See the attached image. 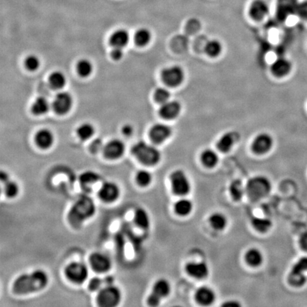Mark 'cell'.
Here are the masks:
<instances>
[{
	"instance_id": "obj_1",
	"label": "cell",
	"mask_w": 307,
	"mask_h": 307,
	"mask_svg": "<svg viewBox=\"0 0 307 307\" xmlns=\"http://www.w3.org/2000/svg\"><path fill=\"white\" fill-rule=\"evenodd\" d=\"M49 274L42 269H36L30 272L17 276L12 283V291L17 295L24 296L39 292L49 285Z\"/></svg>"
},
{
	"instance_id": "obj_2",
	"label": "cell",
	"mask_w": 307,
	"mask_h": 307,
	"mask_svg": "<svg viewBox=\"0 0 307 307\" xmlns=\"http://www.w3.org/2000/svg\"><path fill=\"white\" fill-rule=\"evenodd\" d=\"M96 213V206L93 198L83 195L77 198L69 209L68 221L74 229H79L85 222L93 218Z\"/></svg>"
},
{
	"instance_id": "obj_3",
	"label": "cell",
	"mask_w": 307,
	"mask_h": 307,
	"mask_svg": "<svg viewBox=\"0 0 307 307\" xmlns=\"http://www.w3.org/2000/svg\"><path fill=\"white\" fill-rule=\"evenodd\" d=\"M132 154L141 164L148 167L156 165L161 160V153L156 147L144 141L133 146Z\"/></svg>"
},
{
	"instance_id": "obj_4",
	"label": "cell",
	"mask_w": 307,
	"mask_h": 307,
	"mask_svg": "<svg viewBox=\"0 0 307 307\" xmlns=\"http://www.w3.org/2000/svg\"><path fill=\"white\" fill-rule=\"evenodd\" d=\"M272 190L270 181L265 176H257L248 181L246 194L252 201H258L268 196Z\"/></svg>"
},
{
	"instance_id": "obj_5",
	"label": "cell",
	"mask_w": 307,
	"mask_h": 307,
	"mask_svg": "<svg viewBox=\"0 0 307 307\" xmlns=\"http://www.w3.org/2000/svg\"><path fill=\"white\" fill-rule=\"evenodd\" d=\"M122 291L115 284L104 285L97 292L96 304L100 307H115L122 301Z\"/></svg>"
},
{
	"instance_id": "obj_6",
	"label": "cell",
	"mask_w": 307,
	"mask_h": 307,
	"mask_svg": "<svg viewBox=\"0 0 307 307\" xmlns=\"http://www.w3.org/2000/svg\"><path fill=\"white\" fill-rule=\"evenodd\" d=\"M64 274L66 279L71 283L81 285L87 281L89 277V269L82 262H71L65 268Z\"/></svg>"
},
{
	"instance_id": "obj_7",
	"label": "cell",
	"mask_w": 307,
	"mask_h": 307,
	"mask_svg": "<svg viewBox=\"0 0 307 307\" xmlns=\"http://www.w3.org/2000/svg\"><path fill=\"white\" fill-rule=\"evenodd\" d=\"M170 282L166 279H159L154 284L152 291L147 297V305L150 307L159 306L163 299L170 295Z\"/></svg>"
},
{
	"instance_id": "obj_8",
	"label": "cell",
	"mask_w": 307,
	"mask_h": 307,
	"mask_svg": "<svg viewBox=\"0 0 307 307\" xmlns=\"http://www.w3.org/2000/svg\"><path fill=\"white\" fill-rule=\"evenodd\" d=\"M170 179L172 192L175 195L184 196L190 193L192 185L187 174L183 171L176 170L172 172Z\"/></svg>"
},
{
	"instance_id": "obj_9",
	"label": "cell",
	"mask_w": 307,
	"mask_h": 307,
	"mask_svg": "<svg viewBox=\"0 0 307 307\" xmlns=\"http://www.w3.org/2000/svg\"><path fill=\"white\" fill-rule=\"evenodd\" d=\"M90 267L97 274H105L111 271L113 263L109 256L101 252H94L88 257Z\"/></svg>"
},
{
	"instance_id": "obj_10",
	"label": "cell",
	"mask_w": 307,
	"mask_h": 307,
	"mask_svg": "<svg viewBox=\"0 0 307 307\" xmlns=\"http://www.w3.org/2000/svg\"><path fill=\"white\" fill-rule=\"evenodd\" d=\"M97 196L104 203L113 204L118 200L120 196V189L113 181H105L99 189Z\"/></svg>"
},
{
	"instance_id": "obj_11",
	"label": "cell",
	"mask_w": 307,
	"mask_h": 307,
	"mask_svg": "<svg viewBox=\"0 0 307 307\" xmlns=\"http://www.w3.org/2000/svg\"><path fill=\"white\" fill-rule=\"evenodd\" d=\"M184 70L178 66L164 68L162 72L163 81L171 87L179 86L184 81Z\"/></svg>"
},
{
	"instance_id": "obj_12",
	"label": "cell",
	"mask_w": 307,
	"mask_h": 307,
	"mask_svg": "<svg viewBox=\"0 0 307 307\" xmlns=\"http://www.w3.org/2000/svg\"><path fill=\"white\" fill-rule=\"evenodd\" d=\"M102 151L107 159L115 160L122 157V155L125 153V144L119 139H112L104 146Z\"/></svg>"
},
{
	"instance_id": "obj_13",
	"label": "cell",
	"mask_w": 307,
	"mask_h": 307,
	"mask_svg": "<svg viewBox=\"0 0 307 307\" xmlns=\"http://www.w3.org/2000/svg\"><path fill=\"white\" fill-rule=\"evenodd\" d=\"M273 139L268 133L258 134L252 144V150L257 154H265L272 149Z\"/></svg>"
},
{
	"instance_id": "obj_14",
	"label": "cell",
	"mask_w": 307,
	"mask_h": 307,
	"mask_svg": "<svg viewBox=\"0 0 307 307\" xmlns=\"http://www.w3.org/2000/svg\"><path fill=\"white\" fill-rule=\"evenodd\" d=\"M100 180L98 173L94 171H85L79 176V185L85 193H91Z\"/></svg>"
},
{
	"instance_id": "obj_15",
	"label": "cell",
	"mask_w": 307,
	"mask_h": 307,
	"mask_svg": "<svg viewBox=\"0 0 307 307\" xmlns=\"http://www.w3.org/2000/svg\"><path fill=\"white\" fill-rule=\"evenodd\" d=\"M73 105V99L71 95L67 92H60L56 96L53 108L56 113L64 115L71 110Z\"/></svg>"
},
{
	"instance_id": "obj_16",
	"label": "cell",
	"mask_w": 307,
	"mask_h": 307,
	"mask_svg": "<svg viewBox=\"0 0 307 307\" xmlns=\"http://www.w3.org/2000/svg\"><path fill=\"white\" fill-rule=\"evenodd\" d=\"M185 270L191 277L197 280L206 278L209 274V268L204 262H191L185 266Z\"/></svg>"
},
{
	"instance_id": "obj_17",
	"label": "cell",
	"mask_w": 307,
	"mask_h": 307,
	"mask_svg": "<svg viewBox=\"0 0 307 307\" xmlns=\"http://www.w3.org/2000/svg\"><path fill=\"white\" fill-rule=\"evenodd\" d=\"M172 128L164 124H156L150 130V135L154 143L160 145L170 137Z\"/></svg>"
},
{
	"instance_id": "obj_18",
	"label": "cell",
	"mask_w": 307,
	"mask_h": 307,
	"mask_svg": "<svg viewBox=\"0 0 307 307\" xmlns=\"http://www.w3.org/2000/svg\"><path fill=\"white\" fill-rule=\"evenodd\" d=\"M215 297L213 290L207 286L201 287L195 293L196 302L202 306H210L215 300Z\"/></svg>"
},
{
	"instance_id": "obj_19",
	"label": "cell",
	"mask_w": 307,
	"mask_h": 307,
	"mask_svg": "<svg viewBox=\"0 0 307 307\" xmlns=\"http://www.w3.org/2000/svg\"><path fill=\"white\" fill-rule=\"evenodd\" d=\"M269 6L265 0H255L249 7V13L255 20H261L269 13Z\"/></svg>"
},
{
	"instance_id": "obj_20",
	"label": "cell",
	"mask_w": 307,
	"mask_h": 307,
	"mask_svg": "<svg viewBox=\"0 0 307 307\" xmlns=\"http://www.w3.org/2000/svg\"><path fill=\"white\" fill-rule=\"evenodd\" d=\"M181 110V106L179 102L169 100L162 104L159 109V115L166 119H174L178 117Z\"/></svg>"
},
{
	"instance_id": "obj_21",
	"label": "cell",
	"mask_w": 307,
	"mask_h": 307,
	"mask_svg": "<svg viewBox=\"0 0 307 307\" xmlns=\"http://www.w3.org/2000/svg\"><path fill=\"white\" fill-rule=\"evenodd\" d=\"M238 139L239 134L235 132L226 133L221 136L217 142V148L222 153H228L232 149Z\"/></svg>"
},
{
	"instance_id": "obj_22",
	"label": "cell",
	"mask_w": 307,
	"mask_h": 307,
	"mask_svg": "<svg viewBox=\"0 0 307 307\" xmlns=\"http://www.w3.org/2000/svg\"><path fill=\"white\" fill-rule=\"evenodd\" d=\"M291 69V63L285 58H279L274 60L271 66L272 74L277 77H284L288 75Z\"/></svg>"
},
{
	"instance_id": "obj_23",
	"label": "cell",
	"mask_w": 307,
	"mask_h": 307,
	"mask_svg": "<svg viewBox=\"0 0 307 307\" xmlns=\"http://www.w3.org/2000/svg\"><path fill=\"white\" fill-rule=\"evenodd\" d=\"M133 221L136 227L142 230H148L151 225L150 215L143 208H138L134 211Z\"/></svg>"
},
{
	"instance_id": "obj_24",
	"label": "cell",
	"mask_w": 307,
	"mask_h": 307,
	"mask_svg": "<svg viewBox=\"0 0 307 307\" xmlns=\"http://www.w3.org/2000/svg\"><path fill=\"white\" fill-rule=\"evenodd\" d=\"M36 143L43 150H47L50 148L54 142V136L50 130L43 129L39 130L36 134Z\"/></svg>"
},
{
	"instance_id": "obj_25",
	"label": "cell",
	"mask_w": 307,
	"mask_h": 307,
	"mask_svg": "<svg viewBox=\"0 0 307 307\" xmlns=\"http://www.w3.org/2000/svg\"><path fill=\"white\" fill-rule=\"evenodd\" d=\"M246 263L249 266L257 268L263 263V255L261 251L257 248H252L248 249L245 256Z\"/></svg>"
},
{
	"instance_id": "obj_26",
	"label": "cell",
	"mask_w": 307,
	"mask_h": 307,
	"mask_svg": "<svg viewBox=\"0 0 307 307\" xmlns=\"http://www.w3.org/2000/svg\"><path fill=\"white\" fill-rule=\"evenodd\" d=\"M1 183L2 184L3 193L7 198H15L19 194L20 187L18 183L11 179L10 177Z\"/></svg>"
},
{
	"instance_id": "obj_27",
	"label": "cell",
	"mask_w": 307,
	"mask_h": 307,
	"mask_svg": "<svg viewBox=\"0 0 307 307\" xmlns=\"http://www.w3.org/2000/svg\"><path fill=\"white\" fill-rule=\"evenodd\" d=\"M130 40V35L125 29H119L113 34L111 38V43L113 47L123 48L128 44Z\"/></svg>"
},
{
	"instance_id": "obj_28",
	"label": "cell",
	"mask_w": 307,
	"mask_h": 307,
	"mask_svg": "<svg viewBox=\"0 0 307 307\" xmlns=\"http://www.w3.org/2000/svg\"><path fill=\"white\" fill-rule=\"evenodd\" d=\"M193 203L187 198H181L174 204L175 213L180 216H187L193 211Z\"/></svg>"
},
{
	"instance_id": "obj_29",
	"label": "cell",
	"mask_w": 307,
	"mask_h": 307,
	"mask_svg": "<svg viewBox=\"0 0 307 307\" xmlns=\"http://www.w3.org/2000/svg\"><path fill=\"white\" fill-rule=\"evenodd\" d=\"M201 159L205 167L208 168H213L218 164L219 161L218 154L211 149H206L203 152Z\"/></svg>"
},
{
	"instance_id": "obj_30",
	"label": "cell",
	"mask_w": 307,
	"mask_h": 307,
	"mask_svg": "<svg viewBox=\"0 0 307 307\" xmlns=\"http://www.w3.org/2000/svg\"><path fill=\"white\" fill-rule=\"evenodd\" d=\"M209 223L215 230H223L227 226L228 220L223 213L215 212L209 217Z\"/></svg>"
},
{
	"instance_id": "obj_31",
	"label": "cell",
	"mask_w": 307,
	"mask_h": 307,
	"mask_svg": "<svg viewBox=\"0 0 307 307\" xmlns=\"http://www.w3.org/2000/svg\"><path fill=\"white\" fill-rule=\"evenodd\" d=\"M229 191L232 200L235 201H240L246 193V187H244L242 181L238 179L235 180L231 183Z\"/></svg>"
},
{
	"instance_id": "obj_32",
	"label": "cell",
	"mask_w": 307,
	"mask_h": 307,
	"mask_svg": "<svg viewBox=\"0 0 307 307\" xmlns=\"http://www.w3.org/2000/svg\"><path fill=\"white\" fill-rule=\"evenodd\" d=\"M153 176L149 171L141 170L138 171L135 175V181L141 187H147L153 182Z\"/></svg>"
},
{
	"instance_id": "obj_33",
	"label": "cell",
	"mask_w": 307,
	"mask_h": 307,
	"mask_svg": "<svg viewBox=\"0 0 307 307\" xmlns=\"http://www.w3.org/2000/svg\"><path fill=\"white\" fill-rule=\"evenodd\" d=\"M49 101L43 97H38L32 105V111L37 115L45 114L49 111Z\"/></svg>"
},
{
	"instance_id": "obj_34",
	"label": "cell",
	"mask_w": 307,
	"mask_h": 307,
	"mask_svg": "<svg viewBox=\"0 0 307 307\" xmlns=\"http://www.w3.org/2000/svg\"><path fill=\"white\" fill-rule=\"evenodd\" d=\"M66 78L64 74L60 71H55L49 77V83L54 89H60L66 85Z\"/></svg>"
},
{
	"instance_id": "obj_35",
	"label": "cell",
	"mask_w": 307,
	"mask_h": 307,
	"mask_svg": "<svg viewBox=\"0 0 307 307\" xmlns=\"http://www.w3.org/2000/svg\"><path fill=\"white\" fill-rule=\"evenodd\" d=\"M223 46L218 40H210L205 46V52L211 57H216L221 54Z\"/></svg>"
},
{
	"instance_id": "obj_36",
	"label": "cell",
	"mask_w": 307,
	"mask_h": 307,
	"mask_svg": "<svg viewBox=\"0 0 307 307\" xmlns=\"http://www.w3.org/2000/svg\"><path fill=\"white\" fill-rule=\"evenodd\" d=\"M152 34L149 29H140L136 32L134 35V41L138 46H145L151 41Z\"/></svg>"
},
{
	"instance_id": "obj_37",
	"label": "cell",
	"mask_w": 307,
	"mask_h": 307,
	"mask_svg": "<svg viewBox=\"0 0 307 307\" xmlns=\"http://www.w3.org/2000/svg\"><path fill=\"white\" fill-rule=\"evenodd\" d=\"M252 224L256 230L261 232H265L269 230L272 226V221L268 218H257V217L252 218Z\"/></svg>"
},
{
	"instance_id": "obj_38",
	"label": "cell",
	"mask_w": 307,
	"mask_h": 307,
	"mask_svg": "<svg viewBox=\"0 0 307 307\" xmlns=\"http://www.w3.org/2000/svg\"><path fill=\"white\" fill-rule=\"evenodd\" d=\"M95 129L91 124L84 123L80 125L77 130V134L82 140H88L92 137Z\"/></svg>"
},
{
	"instance_id": "obj_39",
	"label": "cell",
	"mask_w": 307,
	"mask_h": 307,
	"mask_svg": "<svg viewBox=\"0 0 307 307\" xmlns=\"http://www.w3.org/2000/svg\"><path fill=\"white\" fill-rule=\"evenodd\" d=\"M93 68L92 63L90 60L82 59L77 63V72L82 77H89L92 74Z\"/></svg>"
},
{
	"instance_id": "obj_40",
	"label": "cell",
	"mask_w": 307,
	"mask_h": 307,
	"mask_svg": "<svg viewBox=\"0 0 307 307\" xmlns=\"http://www.w3.org/2000/svg\"><path fill=\"white\" fill-rule=\"evenodd\" d=\"M307 271V257H302L294 264L289 274L303 275Z\"/></svg>"
},
{
	"instance_id": "obj_41",
	"label": "cell",
	"mask_w": 307,
	"mask_h": 307,
	"mask_svg": "<svg viewBox=\"0 0 307 307\" xmlns=\"http://www.w3.org/2000/svg\"><path fill=\"white\" fill-rule=\"evenodd\" d=\"M170 92L165 88H159L155 91L154 98L156 102L163 104L169 101L170 98Z\"/></svg>"
},
{
	"instance_id": "obj_42",
	"label": "cell",
	"mask_w": 307,
	"mask_h": 307,
	"mask_svg": "<svg viewBox=\"0 0 307 307\" xmlns=\"http://www.w3.org/2000/svg\"><path fill=\"white\" fill-rule=\"evenodd\" d=\"M103 286V278L96 276L90 279L88 284V289L91 292H97Z\"/></svg>"
},
{
	"instance_id": "obj_43",
	"label": "cell",
	"mask_w": 307,
	"mask_h": 307,
	"mask_svg": "<svg viewBox=\"0 0 307 307\" xmlns=\"http://www.w3.org/2000/svg\"><path fill=\"white\" fill-rule=\"evenodd\" d=\"M26 68L29 71H36L40 66V60L34 55L29 56L25 60Z\"/></svg>"
},
{
	"instance_id": "obj_44",
	"label": "cell",
	"mask_w": 307,
	"mask_h": 307,
	"mask_svg": "<svg viewBox=\"0 0 307 307\" xmlns=\"http://www.w3.org/2000/svg\"><path fill=\"white\" fill-rule=\"evenodd\" d=\"M296 12L301 18L307 21V0L298 4Z\"/></svg>"
},
{
	"instance_id": "obj_45",
	"label": "cell",
	"mask_w": 307,
	"mask_h": 307,
	"mask_svg": "<svg viewBox=\"0 0 307 307\" xmlns=\"http://www.w3.org/2000/svg\"><path fill=\"white\" fill-rule=\"evenodd\" d=\"M104 146L105 145H103V144H102L101 139H96L92 142L90 148H91V152L93 153H97L100 152V150H103Z\"/></svg>"
},
{
	"instance_id": "obj_46",
	"label": "cell",
	"mask_w": 307,
	"mask_h": 307,
	"mask_svg": "<svg viewBox=\"0 0 307 307\" xmlns=\"http://www.w3.org/2000/svg\"><path fill=\"white\" fill-rule=\"evenodd\" d=\"M122 56H123L122 48L114 47V49L111 51V57L114 60L121 59L122 58Z\"/></svg>"
},
{
	"instance_id": "obj_47",
	"label": "cell",
	"mask_w": 307,
	"mask_h": 307,
	"mask_svg": "<svg viewBox=\"0 0 307 307\" xmlns=\"http://www.w3.org/2000/svg\"><path fill=\"white\" fill-rule=\"evenodd\" d=\"M299 246L303 250L307 252V232H304L299 238Z\"/></svg>"
},
{
	"instance_id": "obj_48",
	"label": "cell",
	"mask_w": 307,
	"mask_h": 307,
	"mask_svg": "<svg viewBox=\"0 0 307 307\" xmlns=\"http://www.w3.org/2000/svg\"><path fill=\"white\" fill-rule=\"evenodd\" d=\"M133 133V128L132 127V125H124L123 128H122V133H123L126 136H130Z\"/></svg>"
},
{
	"instance_id": "obj_49",
	"label": "cell",
	"mask_w": 307,
	"mask_h": 307,
	"mask_svg": "<svg viewBox=\"0 0 307 307\" xmlns=\"http://www.w3.org/2000/svg\"><path fill=\"white\" fill-rule=\"evenodd\" d=\"M223 307H240V305L236 301H229V302H226V303L223 304Z\"/></svg>"
}]
</instances>
